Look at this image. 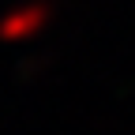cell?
<instances>
[{
    "instance_id": "6da1fadb",
    "label": "cell",
    "mask_w": 135,
    "mask_h": 135,
    "mask_svg": "<svg viewBox=\"0 0 135 135\" xmlns=\"http://www.w3.org/2000/svg\"><path fill=\"white\" fill-rule=\"evenodd\" d=\"M49 23H53V4H41V0L23 4V8H15L0 19V41H30Z\"/></svg>"
},
{
    "instance_id": "7a4b0ae2",
    "label": "cell",
    "mask_w": 135,
    "mask_h": 135,
    "mask_svg": "<svg viewBox=\"0 0 135 135\" xmlns=\"http://www.w3.org/2000/svg\"><path fill=\"white\" fill-rule=\"evenodd\" d=\"M49 64H53L49 56H30V60L19 68V75H23V79H38V71H49Z\"/></svg>"
}]
</instances>
